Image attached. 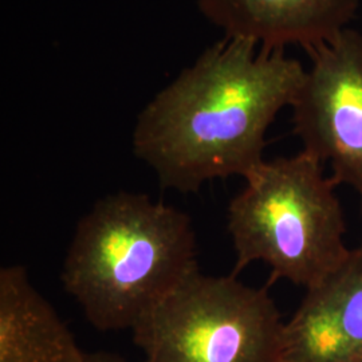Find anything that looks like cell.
<instances>
[{
	"label": "cell",
	"mask_w": 362,
	"mask_h": 362,
	"mask_svg": "<svg viewBox=\"0 0 362 362\" xmlns=\"http://www.w3.org/2000/svg\"><path fill=\"white\" fill-rule=\"evenodd\" d=\"M306 70L284 49L224 37L158 91L137 117L133 152L163 188L196 194L207 181L263 163L266 132L291 106Z\"/></svg>",
	"instance_id": "cell-1"
},
{
	"label": "cell",
	"mask_w": 362,
	"mask_h": 362,
	"mask_svg": "<svg viewBox=\"0 0 362 362\" xmlns=\"http://www.w3.org/2000/svg\"><path fill=\"white\" fill-rule=\"evenodd\" d=\"M284 325L266 288L197 267L132 332L145 362H279Z\"/></svg>",
	"instance_id": "cell-4"
},
{
	"label": "cell",
	"mask_w": 362,
	"mask_h": 362,
	"mask_svg": "<svg viewBox=\"0 0 362 362\" xmlns=\"http://www.w3.org/2000/svg\"><path fill=\"white\" fill-rule=\"evenodd\" d=\"M199 10L226 37L250 39L266 50H305L346 28L360 0H197Z\"/></svg>",
	"instance_id": "cell-7"
},
{
	"label": "cell",
	"mask_w": 362,
	"mask_h": 362,
	"mask_svg": "<svg viewBox=\"0 0 362 362\" xmlns=\"http://www.w3.org/2000/svg\"><path fill=\"white\" fill-rule=\"evenodd\" d=\"M85 362H128L124 358H121L117 354L112 353H105V351H98V353H86L85 356Z\"/></svg>",
	"instance_id": "cell-9"
},
{
	"label": "cell",
	"mask_w": 362,
	"mask_h": 362,
	"mask_svg": "<svg viewBox=\"0 0 362 362\" xmlns=\"http://www.w3.org/2000/svg\"><path fill=\"white\" fill-rule=\"evenodd\" d=\"M197 267L187 214L148 194L118 192L78 221L61 279L95 329L132 330Z\"/></svg>",
	"instance_id": "cell-2"
},
{
	"label": "cell",
	"mask_w": 362,
	"mask_h": 362,
	"mask_svg": "<svg viewBox=\"0 0 362 362\" xmlns=\"http://www.w3.org/2000/svg\"><path fill=\"white\" fill-rule=\"evenodd\" d=\"M74 336L23 266L0 270V362H85Z\"/></svg>",
	"instance_id": "cell-8"
},
{
	"label": "cell",
	"mask_w": 362,
	"mask_h": 362,
	"mask_svg": "<svg viewBox=\"0 0 362 362\" xmlns=\"http://www.w3.org/2000/svg\"><path fill=\"white\" fill-rule=\"evenodd\" d=\"M310 69L293 101L303 151L329 163L336 184L362 196V34L344 28L306 49Z\"/></svg>",
	"instance_id": "cell-5"
},
{
	"label": "cell",
	"mask_w": 362,
	"mask_h": 362,
	"mask_svg": "<svg viewBox=\"0 0 362 362\" xmlns=\"http://www.w3.org/2000/svg\"><path fill=\"white\" fill-rule=\"evenodd\" d=\"M361 248H362V246H361Z\"/></svg>",
	"instance_id": "cell-10"
},
{
	"label": "cell",
	"mask_w": 362,
	"mask_h": 362,
	"mask_svg": "<svg viewBox=\"0 0 362 362\" xmlns=\"http://www.w3.org/2000/svg\"><path fill=\"white\" fill-rule=\"evenodd\" d=\"M308 293L284 325L279 362H362V248Z\"/></svg>",
	"instance_id": "cell-6"
},
{
	"label": "cell",
	"mask_w": 362,
	"mask_h": 362,
	"mask_svg": "<svg viewBox=\"0 0 362 362\" xmlns=\"http://www.w3.org/2000/svg\"><path fill=\"white\" fill-rule=\"evenodd\" d=\"M228 206V233L236 254L233 274L252 262L270 266V284L286 279L310 287L350 251L345 219L322 163L302 151L260 163Z\"/></svg>",
	"instance_id": "cell-3"
}]
</instances>
